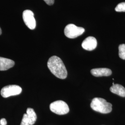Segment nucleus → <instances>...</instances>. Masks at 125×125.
Segmentation results:
<instances>
[{
	"label": "nucleus",
	"instance_id": "obj_1",
	"mask_svg": "<svg viewBox=\"0 0 125 125\" xmlns=\"http://www.w3.org/2000/svg\"><path fill=\"white\" fill-rule=\"evenodd\" d=\"M47 66L54 75L58 78L64 79L67 76L66 67L61 59L56 56L51 57L47 62Z\"/></svg>",
	"mask_w": 125,
	"mask_h": 125
},
{
	"label": "nucleus",
	"instance_id": "obj_2",
	"mask_svg": "<svg viewBox=\"0 0 125 125\" xmlns=\"http://www.w3.org/2000/svg\"><path fill=\"white\" fill-rule=\"evenodd\" d=\"M90 107L94 111L102 114H108L112 111V104L102 98L96 97L93 99L90 104Z\"/></svg>",
	"mask_w": 125,
	"mask_h": 125
},
{
	"label": "nucleus",
	"instance_id": "obj_3",
	"mask_svg": "<svg viewBox=\"0 0 125 125\" xmlns=\"http://www.w3.org/2000/svg\"><path fill=\"white\" fill-rule=\"evenodd\" d=\"M52 112L58 115H64L68 113L70 109L67 103L61 100L56 101L52 103L50 105Z\"/></svg>",
	"mask_w": 125,
	"mask_h": 125
},
{
	"label": "nucleus",
	"instance_id": "obj_4",
	"mask_svg": "<svg viewBox=\"0 0 125 125\" xmlns=\"http://www.w3.org/2000/svg\"><path fill=\"white\" fill-rule=\"evenodd\" d=\"M85 31V29L82 27H78L74 24H70L64 28L65 35L70 39H74L80 36Z\"/></svg>",
	"mask_w": 125,
	"mask_h": 125
},
{
	"label": "nucleus",
	"instance_id": "obj_5",
	"mask_svg": "<svg viewBox=\"0 0 125 125\" xmlns=\"http://www.w3.org/2000/svg\"><path fill=\"white\" fill-rule=\"evenodd\" d=\"M22 92L21 88L17 85H10L4 87L0 91V94L4 98L17 95Z\"/></svg>",
	"mask_w": 125,
	"mask_h": 125
},
{
	"label": "nucleus",
	"instance_id": "obj_6",
	"mask_svg": "<svg viewBox=\"0 0 125 125\" xmlns=\"http://www.w3.org/2000/svg\"><path fill=\"white\" fill-rule=\"evenodd\" d=\"M23 19L27 27L30 29L33 30L36 27V21L34 13L30 10H26L23 12Z\"/></svg>",
	"mask_w": 125,
	"mask_h": 125
},
{
	"label": "nucleus",
	"instance_id": "obj_7",
	"mask_svg": "<svg viewBox=\"0 0 125 125\" xmlns=\"http://www.w3.org/2000/svg\"><path fill=\"white\" fill-rule=\"evenodd\" d=\"M97 42L94 37L89 36L86 38L82 44V47L87 51H91L95 49L97 46Z\"/></svg>",
	"mask_w": 125,
	"mask_h": 125
},
{
	"label": "nucleus",
	"instance_id": "obj_8",
	"mask_svg": "<svg viewBox=\"0 0 125 125\" xmlns=\"http://www.w3.org/2000/svg\"><path fill=\"white\" fill-rule=\"evenodd\" d=\"M91 73L94 76L100 77L110 76L112 74V71L107 68H96L91 70Z\"/></svg>",
	"mask_w": 125,
	"mask_h": 125
},
{
	"label": "nucleus",
	"instance_id": "obj_9",
	"mask_svg": "<svg viewBox=\"0 0 125 125\" xmlns=\"http://www.w3.org/2000/svg\"><path fill=\"white\" fill-rule=\"evenodd\" d=\"M14 63V62L11 59L0 57V71L8 70L13 67Z\"/></svg>",
	"mask_w": 125,
	"mask_h": 125
},
{
	"label": "nucleus",
	"instance_id": "obj_10",
	"mask_svg": "<svg viewBox=\"0 0 125 125\" xmlns=\"http://www.w3.org/2000/svg\"><path fill=\"white\" fill-rule=\"evenodd\" d=\"M110 90L114 94H116L121 97H125V88L121 85L114 84L110 87Z\"/></svg>",
	"mask_w": 125,
	"mask_h": 125
},
{
	"label": "nucleus",
	"instance_id": "obj_11",
	"mask_svg": "<svg viewBox=\"0 0 125 125\" xmlns=\"http://www.w3.org/2000/svg\"><path fill=\"white\" fill-rule=\"evenodd\" d=\"M26 114L30 125H33L37 120V115L34 110L31 108H28Z\"/></svg>",
	"mask_w": 125,
	"mask_h": 125
},
{
	"label": "nucleus",
	"instance_id": "obj_12",
	"mask_svg": "<svg viewBox=\"0 0 125 125\" xmlns=\"http://www.w3.org/2000/svg\"><path fill=\"white\" fill-rule=\"evenodd\" d=\"M119 55L120 58L125 60V44H121L119 45Z\"/></svg>",
	"mask_w": 125,
	"mask_h": 125
},
{
	"label": "nucleus",
	"instance_id": "obj_13",
	"mask_svg": "<svg viewBox=\"0 0 125 125\" xmlns=\"http://www.w3.org/2000/svg\"><path fill=\"white\" fill-rule=\"evenodd\" d=\"M116 12H125V2H121L117 6L115 9Z\"/></svg>",
	"mask_w": 125,
	"mask_h": 125
},
{
	"label": "nucleus",
	"instance_id": "obj_14",
	"mask_svg": "<svg viewBox=\"0 0 125 125\" xmlns=\"http://www.w3.org/2000/svg\"><path fill=\"white\" fill-rule=\"evenodd\" d=\"M21 125H30L29 124V121L28 120V118H27V116L26 114H25L23 115Z\"/></svg>",
	"mask_w": 125,
	"mask_h": 125
},
{
	"label": "nucleus",
	"instance_id": "obj_15",
	"mask_svg": "<svg viewBox=\"0 0 125 125\" xmlns=\"http://www.w3.org/2000/svg\"><path fill=\"white\" fill-rule=\"evenodd\" d=\"M44 0L47 4L50 6L53 4L54 2V0Z\"/></svg>",
	"mask_w": 125,
	"mask_h": 125
},
{
	"label": "nucleus",
	"instance_id": "obj_16",
	"mask_svg": "<svg viewBox=\"0 0 125 125\" xmlns=\"http://www.w3.org/2000/svg\"><path fill=\"white\" fill-rule=\"evenodd\" d=\"M7 122L6 120L4 118L1 119L0 120V125H7Z\"/></svg>",
	"mask_w": 125,
	"mask_h": 125
},
{
	"label": "nucleus",
	"instance_id": "obj_17",
	"mask_svg": "<svg viewBox=\"0 0 125 125\" xmlns=\"http://www.w3.org/2000/svg\"><path fill=\"white\" fill-rule=\"evenodd\" d=\"M1 32H2V31H1V28H0V35L1 34Z\"/></svg>",
	"mask_w": 125,
	"mask_h": 125
}]
</instances>
